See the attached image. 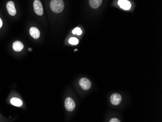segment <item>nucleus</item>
Segmentation results:
<instances>
[{"mask_svg":"<svg viewBox=\"0 0 162 122\" xmlns=\"http://www.w3.org/2000/svg\"><path fill=\"white\" fill-rule=\"evenodd\" d=\"M50 9L53 12H61L64 9V4L63 0H52L50 3Z\"/></svg>","mask_w":162,"mask_h":122,"instance_id":"f257e3e1","label":"nucleus"},{"mask_svg":"<svg viewBox=\"0 0 162 122\" xmlns=\"http://www.w3.org/2000/svg\"><path fill=\"white\" fill-rule=\"evenodd\" d=\"M34 11L37 15L41 16L43 14V9L41 1L39 0H35L34 1Z\"/></svg>","mask_w":162,"mask_h":122,"instance_id":"f03ea898","label":"nucleus"},{"mask_svg":"<svg viewBox=\"0 0 162 122\" xmlns=\"http://www.w3.org/2000/svg\"><path fill=\"white\" fill-rule=\"evenodd\" d=\"M65 106L68 111H72L75 108V103L72 98L68 97L65 102Z\"/></svg>","mask_w":162,"mask_h":122,"instance_id":"7ed1b4c3","label":"nucleus"},{"mask_svg":"<svg viewBox=\"0 0 162 122\" xmlns=\"http://www.w3.org/2000/svg\"><path fill=\"white\" fill-rule=\"evenodd\" d=\"M79 85L81 88L84 90H88L91 88L90 81L87 78H82L79 81Z\"/></svg>","mask_w":162,"mask_h":122,"instance_id":"20e7f679","label":"nucleus"},{"mask_svg":"<svg viewBox=\"0 0 162 122\" xmlns=\"http://www.w3.org/2000/svg\"><path fill=\"white\" fill-rule=\"evenodd\" d=\"M122 96L119 93H114L111 96V102L113 105H118L122 102Z\"/></svg>","mask_w":162,"mask_h":122,"instance_id":"39448f33","label":"nucleus"},{"mask_svg":"<svg viewBox=\"0 0 162 122\" xmlns=\"http://www.w3.org/2000/svg\"><path fill=\"white\" fill-rule=\"evenodd\" d=\"M6 9L7 11L10 15L15 16L17 13V10L16 9L15 4L13 1H9L6 4Z\"/></svg>","mask_w":162,"mask_h":122,"instance_id":"423d86ee","label":"nucleus"},{"mask_svg":"<svg viewBox=\"0 0 162 122\" xmlns=\"http://www.w3.org/2000/svg\"><path fill=\"white\" fill-rule=\"evenodd\" d=\"M118 4L122 9L124 10H129L131 7V4L127 0H119Z\"/></svg>","mask_w":162,"mask_h":122,"instance_id":"0eeeda50","label":"nucleus"},{"mask_svg":"<svg viewBox=\"0 0 162 122\" xmlns=\"http://www.w3.org/2000/svg\"><path fill=\"white\" fill-rule=\"evenodd\" d=\"M29 33L30 35L35 39H38L40 37L39 30L35 27H32L30 29Z\"/></svg>","mask_w":162,"mask_h":122,"instance_id":"6e6552de","label":"nucleus"},{"mask_svg":"<svg viewBox=\"0 0 162 122\" xmlns=\"http://www.w3.org/2000/svg\"><path fill=\"white\" fill-rule=\"evenodd\" d=\"M24 46L22 42L19 41H16L13 44V49L15 51L20 52L23 49Z\"/></svg>","mask_w":162,"mask_h":122,"instance_id":"1a4fd4ad","label":"nucleus"},{"mask_svg":"<svg viewBox=\"0 0 162 122\" xmlns=\"http://www.w3.org/2000/svg\"><path fill=\"white\" fill-rule=\"evenodd\" d=\"M102 0H89L90 6L92 9H97L102 3Z\"/></svg>","mask_w":162,"mask_h":122,"instance_id":"9d476101","label":"nucleus"},{"mask_svg":"<svg viewBox=\"0 0 162 122\" xmlns=\"http://www.w3.org/2000/svg\"><path fill=\"white\" fill-rule=\"evenodd\" d=\"M10 102L12 105L16 107H20L23 105V102L19 98L15 97L12 98L10 100Z\"/></svg>","mask_w":162,"mask_h":122,"instance_id":"9b49d317","label":"nucleus"},{"mask_svg":"<svg viewBox=\"0 0 162 122\" xmlns=\"http://www.w3.org/2000/svg\"><path fill=\"white\" fill-rule=\"evenodd\" d=\"M69 42L70 44H72V45H77L78 44L79 41L77 38L72 37V38H70Z\"/></svg>","mask_w":162,"mask_h":122,"instance_id":"f8f14e48","label":"nucleus"},{"mask_svg":"<svg viewBox=\"0 0 162 122\" xmlns=\"http://www.w3.org/2000/svg\"><path fill=\"white\" fill-rule=\"evenodd\" d=\"M72 33L73 34H76L77 35H81L82 33V31L80 28L76 27L73 30Z\"/></svg>","mask_w":162,"mask_h":122,"instance_id":"ddd939ff","label":"nucleus"},{"mask_svg":"<svg viewBox=\"0 0 162 122\" xmlns=\"http://www.w3.org/2000/svg\"><path fill=\"white\" fill-rule=\"evenodd\" d=\"M110 122H119L120 121L118 119L116 118H112V119L110 121H109Z\"/></svg>","mask_w":162,"mask_h":122,"instance_id":"4468645a","label":"nucleus"},{"mask_svg":"<svg viewBox=\"0 0 162 122\" xmlns=\"http://www.w3.org/2000/svg\"><path fill=\"white\" fill-rule=\"evenodd\" d=\"M2 25H3V22H2V21H1V19L0 18V28H1Z\"/></svg>","mask_w":162,"mask_h":122,"instance_id":"2eb2a0df","label":"nucleus"},{"mask_svg":"<svg viewBox=\"0 0 162 122\" xmlns=\"http://www.w3.org/2000/svg\"><path fill=\"white\" fill-rule=\"evenodd\" d=\"M29 50L30 51H32V49H31V48H29Z\"/></svg>","mask_w":162,"mask_h":122,"instance_id":"dca6fc26","label":"nucleus"},{"mask_svg":"<svg viewBox=\"0 0 162 122\" xmlns=\"http://www.w3.org/2000/svg\"><path fill=\"white\" fill-rule=\"evenodd\" d=\"M77 51V49H75V51Z\"/></svg>","mask_w":162,"mask_h":122,"instance_id":"f3484780","label":"nucleus"}]
</instances>
